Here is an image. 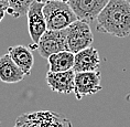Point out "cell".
<instances>
[{
    "label": "cell",
    "instance_id": "6da1fadb",
    "mask_svg": "<svg viewBox=\"0 0 130 127\" xmlns=\"http://www.w3.org/2000/svg\"><path fill=\"white\" fill-rule=\"evenodd\" d=\"M96 30L113 37L130 35V2L126 0H109L97 17Z\"/></svg>",
    "mask_w": 130,
    "mask_h": 127
},
{
    "label": "cell",
    "instance_id": "7a4b0ae2",
    "mask_svg": "<svg viewBox=\"0 0 130 127\" xmlns=\"http://www.w3.org/2000/svg\"><path fill=\"white\" fill-rule=\"evenodd\" d=\"M43 13L47 30H63L77 21V17L67 2L48 0L44 4Z\"/></svg>",
    "mask_w": 130,
    "mask_h": 127
},
{
    "label": "cell",
    "instance_id": "3957f363",
    "mask_svg": "<svg viewBox=\"0 0 130 127\" xmlns=\"http://www.w3.org/2000/svg\"><path fill=\"white\" fill-rule=\"evenodd\" d=\"M67 50L74 54L92 47L94 37L87 21L77 20L66 28Z\"/></svg>",
    "mask_w": 130,
    "mask_h": 127
},
{
    "label": "cell",
    "instance_id": "277c9868",
    "mask_svg": "<svg viewBox=\"0 0 130 127\" xmlns=\"http://www.w3.org/2000/svg\"><path fill=\"white\" fill-rule=\"evenodd\" d=\"M66 29L46 30L38 43V52L43 59L47 60L52 54L61 51H69L66 43Z\"/></svg>",
    "mask_w": 130,
    "mask_h": 127
},
{
    "label": "cell",
    "instance_id": "5b68a950",
    "mask_svg": "<svg viewBox=\"0 0 130 127\" xmlns=\"http://www.w3.org/2000/svg\"><path fill=\"white\" fill-rule=\"evenodd\" d=\"M102 74L99 71L75 73V94L76 100L80 101L84 96H92L102 91Z\"/></svg>",
    "mask_w": 130,
    "mask_h": 127
},
{
    "label": "cell",
    "instance_id": "8992f818",
    "mask_svg": "<svg viewBox=\"0 0 130 127\" xmlns=\"http://www.w3.org/2000/svg\"><path fill=\"white\" fill-rule=\"evenodd\" d=\"M44 2L34 0L28 9L27 18H28V29L29 34L33 43H39L41 37L47 30L46 22H45L43 13Z\"/></svg>",
    "mask_w": 130,
    "mask_h": 127
},
{
    "label": "cell",
    "instance_id": "52a82bcc",
    "mask_svg": "<svg viewBox=\"0 0 130 127\" xmlns=\"http://www.w3.org/2000/svg\"><path fill=\"white\" fill-rule=\"evenodd\" d=\"M109 0H69L67 4L77 17V20L92 22L106 7Z\"/></svg>",
    "mask_w": 130,
    "mask_h": 127
},
{
    "label": "cell",
    "instance_id": "ba28073f",
    "mask_svg": "<svg viewBox=\"0 0 130 127\" xmlns=\"http://www.w3.org/2000/svg\"><path fill=\"white\" fill-rule=\"evenodd\" d=\"M46 83L51 91L60 94L74 93L75 89V72L73 70L66 72H52L46 73Z\"/></svg>",
    "mask_w": 130,
    "mask_h": 127
},
{
    "label": "cell",
    "instance_id": "9c48e42d",
    "mask_svg": "<svg viewBox=\"0 0 130 127\" xmlns=\"http://www.w3.org/2000/svg\"><path fill=\"white\" fill-rule=\"evenodd\" d=\"M99 66L100 59L97 49L89 47L75 54L73 65V71L75 73L94 72V71H98Z\"/></svg>",
    "mask_w": 130,
    "mask_h": 127
},
{
    "label": "cell",
    "instance_id": "30bf717a",
    "mask_svg": "<svg viewBox=\"0 0 130 127\" xmlns=\"http://www.w3.org/2000/svg\"><path fill=\"white\" fill-rule=\"evenodd\" d=\"M25 74L13 62L9 53L0 57V81L4 83L13 84L21 82Z\"/></svg>",
    "mask_w": 130,
    "mask_h": 127
},
{
    "label": "cell",
    "instance_id": "8fae6325",
    "mask_svg": "<svg viewBox=\"0 0 130 127\" xmlns=\"http://www.w3.org/2000/svg\"><path fill=\"white\" fill-rule=\"evenodd\" d=\"M8 53L25 75H30L34 64V58L30 49L24 45H14L8 49Z\"/></svg>",
    "mask_w": 130,
    "mask_h": 127
},
{
    "label": "cell",
    "instance_id": "7c38bea8",
    "mask_svg": "<svg viewBox=\"0 0 130 127\" xmlns=\"http://www.w3.org/2000/svg\"><path fill=\"white\" fill-rule=\"evenodd\" d=\"M52 115L53 112L51 110H40L23 114L17 118L13 127H47Z\"/></svg>",
    "mask_w": 130,
    "mask_h": 127
},
{
    "label": "cell",
    "instance_id": "4fadbf2b",
    "mask_svg": "<svg viewBox=\"0 0 130 127\" xmlns=\"http://www.w3.org/2000/svg\"><path fill=\"white\" fill-rule=\"evenodd\" d=\"M75 54L71 51H61L52 54L47 59V63L52 72H66L73 70Z\"/></svg>",
    "mask_w": 130,
    "mask_h": 127
},
{
    "label": "cell",
    "instance_id": "5bb4252c",
    "mask_svg": "<svg viewBox=\"0 0 130 127\" xmlns=\"http://www.w3.org/2000/svg\"><path fill=\"white\" fill-rule=\"evenodd\" d=\"M34 0H8L9 7L7 12L13 18H20L27 15L28 9Z\"/></svg>",
    "mask_w": 130,
    "mask_h": 127
},
{
    "label": "cell",
    "instance_id": "9a60e30c",
    "mask_svg": "<svg viewBox=\"0 0 130 127\" xmlns=\"http://www.w3.org/2000/svg\"><path fill=\"white\" fill-rule=\"evenodd\" d=\"M47 127H73V125L71 120L67 119L65 116L53 112V115L47 124Z\"/></svg>",
    "mask_w": 130,
    "mask_h": 127
},
{
    "label": "cell",
    "instance_id": "2e32d148",
    "mask_svg": "<svg viewBox=\"0 0 130 127\" xmlns=\"http://www.w3.org/2000/svg\"><path fill=\"white\" fill-rule=\"evenodd\" d=\"M6 13H7V8H5L4 6L0 5V22L2 21V19L5 18Z\"/></svg>",
    "mask_w": 130,
    "mask_h": 127
},
{
    "label": "cell",
    "instance_id": "e0dca14e",
    "mask_svg": "<svg viewBox=\"0 0 130 127\" xmlns=\"http://www.w3.org/2000/svg\"><path fill=\"white\" fill-rule=\"evenodd\" d=\"M0 5L1 6H4L5 8H7L9 7V4H8V0H0Z\"/></svg>",
    "mask_w": 130,
    "mask_h": 127
},
{
    "label": "cell",
    "instance_id": "ac0fdd59",
    "mask_svg": "<svg viewBox=\"0 0 130 127\" xmlns=\"http://www.w3.org/2000/svg\"><path fill=\"white\" fill-rule=\"evenodd\" d=\"M39 1H42V2H44V4H45V2H47L48 0H39Z\"/></svg>",
    "mask_w": 130,
    "mask_h": 127
},
{
    "label": "cell",
    "instance_id": "d6986e66",
    "mask_svg": "<svg viewBox=\"0 0 130 127\" xmlns=\"http://www.w3.org/2000/svg\"><path fill=\"white\" fill-rule=\"evenodd\" d=\"M58 1H63V2H67L69 0H58Z\"/></svg>",
    "mask_w": 130,
    "mask_h": 127
},
{
    "label": "cell",
    "instance_id": "ffe728a7",
    "mask_svg": "<svg viewBox=\"0 0 130 127\" xmlns=\"http://www.w3.org/2000/svg\"><path fill=\"white\" fill-rule=\"evenodd\" d=\"M126 1H128V2H130V0H126Z\"/></svg>",
    "mask_w": 130,
    "mask_h": 127
}]
</instances>
